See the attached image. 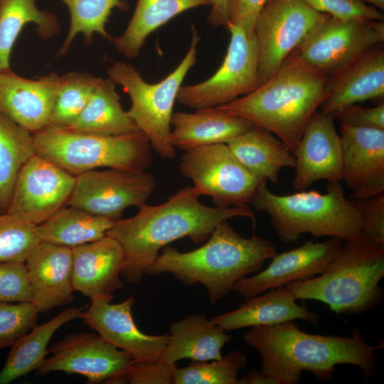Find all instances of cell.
I'll return each instance as SVG.
<instances>
[{"label": "cell", "mask_w": 384, "mask_h": 384, "mask_svg": "<svg viewBox=\"0 0 384 384\" xmlns=\"http://www.w3.org/2000/svg\"><path fill=\"white\" fill-rule=\"evenodd\" d=\"M193 186H186L157 206L146 203L132 217L114 221L107 235L121 245L124 262L122 275L138 284L145 270L164 247L178 239L188 238L193 243L207 240L222 221L235 217H256L247 204L210 207L201 203Z\"/></svg>", "instance_id": "6da1fadb"}, {"label": "cell", "mask_w": 384, "mask_h": 384, "mask_svg": "<svg viewBox=\"0 0 384 384\" xmlns=\"http://www.w3.org/2000/svg\"><path fill=\"white\" fill-rule=\"evenodd\" d=\"M351 336L311 334L294 321L272 326H255L244 335L245 342L260 356L261 371L275 384H297L304 371L329 380L340 364L359 368L366 378L377 369L375 352L383 341L370 345L358 329Z\"/></svg>", "instance_id": "7a4b0ae2"}, {"label": "cell", "mask_w": 384, "mask_h": 384, "mask_svg": "<svg viewBox=\"0 0 384 384\" xmlns=\"http://www.w3.org/2000/svg\"><path fill=\"white\" fill-rule=\"evenodd\" d=\"M208 239L188 252L166 245L144 274L170 273L185 285L201 284L215 304L229 294L238 281L258 272L277 254L270 240L255 234L243 238L228 220L220 223Z\"/></svg>", "instance_id": "3957f363"}, {"label": "cell", "mask_w": 384, "mask_h": 384, "mask_svg": "<svg viewBox=\"0 0 384 384\" xmlns=\"http://www.w3.org/2000/svg\"><path fill=\"white\" fill-rule=\"evenodd\" d=\"M329 76L292 53L252 92L218 108L275 134L292 153L304 127L326 97Z\"/></svg>", "instance_id": "277c9868"}, {"label": "cell", "mask_w": 384, "mask_h": 384, "mask_svg": "<svg viewBox=\"0 0 384 384\" xmlns=\"http://www.w3.org/2000/svg\"><path fill=\"white\" fill-rule=\"evenodd\" d=\"M251 203L268 215L276 234L286 243L297 242L304 233L344 242L365 238L360 212L346 198L340 181L328 182L324 194L302 190L282 196L272 192L262 181Z\"/></svg>", "instance_id": "5b68a950"}, {"label": "cell", "mask_w": 384, "mask_h": 384, "mask_svg": "<svg viewBox=\"0 0 384 384\" xmlns=\"http://www.w3.org/2000/svg\"><path fill=\"white\" fill-rule=\"evenodd\" d=\"M384 247L366 238L345 241L324 272L285 287L297 299L327 304L338 314L364 313L381 302Z\"/></svg>", "instance_id": "8992f818"}, {"label": "cell", "mask_w": 384, "mask_h": 384, "mask_svg": "<svg viewBox=\"0 0 384 384\" xmlns=\"http://www.w3.org/2000/svg\"><path fill=\"white\" fill-rule=\"evenodd\" d=\"M36 154L75 176L101 167L144 171L151 146L140 130L105 135L48 127L33 134Z\"/></svg>", "instance_id": "52a82bcc"}, {"label": "cell", "mask_w": 384, "mask_h": 384, "mask_svg": "<svg viewBox=\"0 0 384 384\" xmlns=\"http://www.w3.org/2000/svg\"><path fill=\"white\" fill-rule=\"evenodd\" d=\"M200 37L192 27L189 48L178 66L156 83L145 81L129 63L116 62L107 70L109 78L129 95V116L148 138L151 147L163 159H174L176 149L170 142L173 107L181 84L196 62Z\"/></svg>", "instance_id": "ba28073f"}, {"label": "cell", "mask_w": 384, "mask_h": 384, "mask_svg": "<svg viewBox=\"0 0 384 384\" xmlns=\"http://www.w3.org/2000/svg\"><path fill=\"white\" fill-rule=\"evenodd\" d=\"M230 42L223 63L207 80L181 86L177 100L196 110L228 104L247 95L262 83L258 67V50L255 36L250 38L239 26L228 22Z\"/></svg>", "instance_id": "9c48e42d"}, {"label": "cell", "mask_w": 384, "mask_h": 384, "mask_svg": "<svg viewBox=\"0 0 384 384\" xmlns=\"http://www.w3.org/2000/svg\"><path fill=\"white\" fill-rule=\"evenodd\" d=\"M383 41V21L342 20L327 15L291 53L306 65L330 76Z\"/></svg>", "instance_id": "30bf717a"}, {"label": "cell", "mask_w": 384, "mask_h": 384, "mask_svg": "<svg viewBox=\"0 0 384 384\" xmlns=\"http://www.w3.org/2000/svg\"><path fill=\"white\" fill-rule=\"evenodd\" d=\"M179 171L193 181L200 196H210L219 207L250 203L262 181L240 163L226 144L185 151Z\"/></svg>", "instance_id": "8fae6325"}, {"label": "cell", "mask_w": 384, "mask_h": 384, "mask_svg": "<svg viewBox=\"0 0 384 384\" xmlns=\"http://www.w3.org/2000/svg\"><path fill=\"white\" fill-rule=\"evenodd\" d=\"M327 15L314 11L302 0L267 1L257 16L254 31L262 82Z\"/></svg>", "instance_id": "7c38bea8"}, {"label": "cell", "mask_w": 384, "mask_h": 384, "mask_svg": "<svg viewBox=\"0 0 384 384\" xmlns=\"http://www.w3.org/2000/svg\"><path fill=\"white\" fill-rule=\"evenodd\" d=\"M51 356L36 370L39 375L51 372L78 374L88 383H127L132 361L127 352L104 340L98 334L78 333L66 336L48 348Z\"/></svg>", "instance_id": "4fadbf2b"}, {"label": "cell", "mask_w": 384, "mask_h": 384, "mask_svg": "<svg viewBox=\"0 0 384 384\" xmlns=\"http://www.w3.org/2000/svg\"><path fill=\"white\" fill-rule=\"evenodd\" d=\"M156 186L154 176L146 171L95 169L75 176L68 206L117 220L126 208L146 203Z\"/></svg>", "instance_id": "5bb4252c"}, {"label": "cell", "mask_w": 384, "mask_h": 384, "mask_svg": "<svg viewBox=\"0 0 384 384\" xmlns=\"http://www.w3.org/2000/svg\"><path fill=\"white\" fill-rule=\"evenodd\" d=\"M75 181L74 175L36 154L21 171L6 213L36 226L68 206Z\"/></svg>", "instance_id": "9a60e30c"}, {"label": "cell", "mask_w": 384, "mask_h": 384, "mask_svg": "<svg viewBox=\"0 0 384 384\" xmlns=\"http://www.w3.org/2000/svg\"><path fill=\"white\" fill-rule=\"evenodd\" d=\"M343 240H310L299 247L276 254L262 271L238 281L232 291L250 298L271 289L311 279L322 273L342 247Z\"/></svg>", "instance_id": "2e32d148"}, {"label": "cell", "mask_w": 384, "mask_h": 384, "mask_svg": "<svg viewBox=\"0 0 384 384\" xmlns=\"http://www.w3.org/2000/svg\"><path fill=\"white\" fill-rule=\"evenodd\" d=\"M133 296L119 303L95 299L80 319L104 340L127 352L132 360L157 361L169 341V334L148 335L136 325L132 314Z\"/></svg>", "instance_id": "e0dca14e"}, {"label": "cell", "mask_w": 384, "mask_h": 384, "mask_svg": "<svg viewBox=\"0 0 384 384\" xmlns=\"http://www.w3.org/2000/svg\"><path fill=\"white\" fill-rule=\"evenodd\" d=\"M331 114L316 111L306 123L292 153L295 159L293 188L306 190L319 180H342V146Z\"/></svg>", "instance_id": "ac0fdd59"}, {"label": "cell", "mask_w": 384, "mask_h": 384, "mask_svg": "<svg viewBox=\"0 0 384 384\" xmlns=\"http://www.w3.org/2000/svg\"><path fill=\"white\" fill-rule=\"evenodd\" d=\"M342 180L351 199L384 193V129L341 124Z\"/></svg>", "instance_id": "d6986e66"}, {"label": "cell", "mask_w": 384, "mask_h": 384, "mask_svg": "<svg viewBox=\"0 0 384 384\" xmlns=\"http://www.w3.org/2000/svg\"><path fill=\"white\" fill-rule=\"evenodd\" d=\"M60 80L55 73L30 80L0 72V112L33 134L41 131L49 126Z\"/></svg>", "instance_id": "ffe728a7"}, {"label": "cell", "mask_w": 384, "mask_h": 384, "mask_svg": "<svg viewBox=\"0 0 384 384\" xmlns=\"http://www.w3.org/2000/svg\"><path fill=\"white\" fill-rule=\"evenodd\" d=\"M71 280L74 291L90 300L112 302L114 293L123 288L121 280L124 256L119 243L106 235L72 248Z\"/></svg>", "instance_id": "44dd1931"}, {"label": "cell", "mask_w": 384, "mask_h": 384, "mask_svg": "<svg viewBox=\"0 0 384 384\" xmlns=\"http://www.w3.org/2000/svg\"><path fill=\"white\" fill-rule=\"evenodd\" d=\"M25 264L31 302L39 313L73 302L72 248L40 241Z\"/></svg>", "instance_id": "7402d4cb"}, {"label": "cell", "mask_w": 384, "mask_h": 384, "mask_svg": "<svg viewBox=\"0 0 384 384\" xmlns=\"http://www.w3.org/2000/svg\"><path fill=\"white\" fill-rule=\"evenodd\" d=\"M326 97L320 112L332 114L338 109L384 95V50L376 45L344 68L329 76Z\"/></svg>", "instance_id": "603a6c76"}, {"label": "cell", "mask_w": 384, "mask_h": 384, "mask_svg": "<svg viewBox=\"0 0 384 384\" xmlns=\"http://www.w3.org/2000/svg\"><path fill=\"white\" fill-rule=\"evenodd\" d=\"M296 301L292 292L281 286L267 290L265 294L246 298L235 309L210 319L226 331L272 326L296 319L317 324L320 316Z\"/></svg>", "instance_id": "cb8c5ba5"}, {"label": "cell", "mask_w": 384, "mask_h": 384, "mask_svg": "<svg viewBox=\"0 0 384 384\" xmlns=\"http://www.w3.org/2000/svg\"><path fill=\"white\" fill-rule=\"evenodd\" d=\"M169 337L159 361L176 364L183 359L191 361L218 360L222 349L233 340L222 327L203 314H193L169 325Z\"/></svg>", "instance_id": "d4e9b609"}, {"label": "cell", "mask_w": 384, "mask_h": 384, "mask_svg": "<svg viewBox=\"0 0 384 384\" xmlns=\"http://www.w3.org/2000/svg\"><path fill=\"white\" fill-rule=\"evenodd\" d=\"M170 142L184 151L215 144H226L253 124L218 107L196 110L189 113H173Z\"/></svg>", "instance_id": "484cf974"}, {"label": "cell", "mask_w": 384, "mask_h": 384, "mask_svg": "<svg viewBox=\"0 0 384 384\" xmlns=\"http://www.w3.org/2000/svg\"><path fill=\"white\" fill-rule=\"evenodd\" d=\"M226 144L240 163L260 181L277 183L283 168L295 165L293 154L282 140L254 124Z\"/></svg>", "instance_id": "4316f807"}, {"label": "cell", "mask_w": 384, "mask_h": 384, "mask_svg": "<svg viewBox=\"0 0 384 384\" xmlns=\"http://www.w3.org/2000/svg\"><path fill=\"white\" fill-rule=\"evenodd\" d=\"M210 0H137L133 15L124 33L110 41L125 57H137L147 37L185 11L210 6Z\"/></svg>", "instance_id": "83f0119b"}, {"label": "cell", "mask_w": 384, "mask_h": 384, "mask_svg": "<svg viewBox=\"0 0 384 384\" xmlns=\"http://www.w3.org/2000/svg\"><path fill=\"white\" fill-rule=\"evenodd\" d=\"M82 306L63 310L48 321L36 325L14 345L0 370V384H8L36 370L48 353L54 334L66 323L80 319Z\"/></svg>", "instance_id": "f1b7e54d"}, {"label": "cell", "mask_w": 384, "mask_h": 384, "mask_svg": "<svg viewBox=\"0 0 384 384\" xmlns=\"http://www.w3.org/2000/svg\"><path fill=\"white\" fill-rule=\"evenodd\" d=\"M114 221L69 206L36 225V232L41 242L73 248L106 236Z\"/></svg>", "instance_id": "f546056e"}, {"label": "cell", "mask_w": 384, "mask_h": 384, "mask_svg": "<svg viewBox=\"0 0 384 384\" xmlns=\"http://www.w3.org/2000/svg\"><path fill=\"white\" fill-rule=\"evenodd\" d=\"M115 82L102 79L85 107L68 129L86 133L119 135L139 131L119 101Z\"/></svg>", "instance_id": "4dcf8cb0"}, {"label": "cell", "mask_w": 384, "mask_h": 384, "mask_svg": "<svg viewBox=\"0 0 384 384\" xmlns=\"http://www.w3.org/2000/svg\"><path fill=\"white\" fill-rule=\"evenodd\" d=\"M29 23L36 25L43 38L60 31L55 16L39 9L36 0H0V72L11 70V50L21 30Z\"/></svg>", "instance_id": "1f68e13d"}, {"label": "cell", "mask_w": 384, "mask_h": 384, "mask_svg": "<svg viewBox=\"0 0 384 384\" xmlns=\"http://www.w3.org/2000/svg\"><path fill=\"white\" fill-rule=\"evenodd\" d=\"M36 154L33 134L0 112V213L6 212L18 177Z\"/></svg>", "instance_id": "d6a6232c"}, {"label": "cell", "mask_w": 384, "mask_h": 384, "mask_svg": "<svg viewBox=\"0 0 384 384\" xmlns=\"http://www.w3.org/2000/svg\"><path fill=\"white\" fill-rule=\"evenodd\" d=\"M69 11L70 28L58 56L65 55L76 37L82 34L87 42L98 34L110 41L105 26L114 8L125 9L122 0H60Z\"/></svg>", "instance_id": "836d02e7"}, {"label": "cell", "mask_w": 384, "mask_h": 384, "mask_svg": "<svg viewBox=\"0 0 384 384\" xmlns=\"http://www.w3.org/2000/svg\"><path fill=\"white\" fill-rule=\"evenodd\" d=\"M102 78L87 73L60 75L49 126L67 128L78 117Z\"/></svg>", "instance_id": "e575fe53"}, {"label": "cell", "mask_w": 384, "mask_h": 384, "mask_svg": "<svg viewBox=\"0 0 384 384\" xmlns=\"http://www.w3.org/2000/svg\"><path fill=\"white\" fill-rule=\"evenodd\" d=\"M247 362V356L238 350L218 360L191 361L188 366L176 368L173 384H238V373Z\"/></svg>", "instance_id": "d590c367"}, {"label": "cell", "mask_w": 384, "mask_h": 384, "mask_svg": "<svg viewBox=\"0 0 384 384\" xmlns=\"http://www.w3.org/2000/svg\"><path fill=\"white\" fill-rule=\"evenodd\" d=\"M39 242L36 226L0 213V262H25Z\"/></svg>", "instance_id": "8d00e7d4"}, {"label": "cell", "mask_w": 384, "mask_h": 384, "mask_svg": "<svg viewBox=\"0 0 384 384\" xmlns=\"http://www.w3.org/2000/svg\"><path fill=\"white\" fill-rule=\"evenodd\" d=\"M38 314L32 302H0V350L11 347L35 326Z\"/></svg>", "instance_id": "74e56055"}, {"label": "cell", "mask_w": 384, "mask_h": 384, "mask_svg": "<svg viewBox=\"0 0 384 384\" xmlns=\"http://www.w3.org/2000/svg\"><path fill=\"white\" fill-rule=\"evenodd\" d=\"M314 11L342 20L383 21L381 11L363 0H302Z\"/></svg>", "instance_id": "f35d334b"}, {"label": "cell", "mask_w": 384, "mask_h": 384, "mask_svg": "<svg viewBox=\"0 0 384 384\" xmlns=\"http://www.w3.org/2000/svg\"><path fill=\"white\" fill-rule=\"evenodd\" d=\"M0 302H31L25 262H0Z\"/></svg>", "instance_id": "ab89813d"}, {"label": "cell", "mask_w": 384, "mask_h": 384, "mask_svg": "<svg viewBox=\"0 0 384 384\" xmlns=\"http://www.w3.org/2000/svg\"><path fill=\"white\" fill-rule=\"evenodd\" d=\"M360 212L364 238L384 247V193L363 199H351Z\"/></svg>", "instance_id": "60d3db41"}, {"label": "cell", "mask_w": 384, "mask_h": 384, "mask_svg": "<svg viewBox=\"0 0 384 384\" xmlns=\"http://www.w3.org/2000/svg\"><path fill=\"white\" fill-rule=\"evenodd\" d=\"M176 364L132 360L126 380L131 384H173Z\"/></svg>", "instance_id": "b9f144b4"}, {"label": "cell", "mask_w": 384, "mask_h": 384, "mask_svg": "<svg viewBox=\"0 0 384 384\" xmlns=\"http://www.w3.org/2000/svg\"><path fill=\"white\" fill-rule=\"evenodd\" d=\"M341 124L354 127L384 129V104L373 107L349 105L331 114Z\"/></svg>", "instance_id": "7bdbcfd3"}, {"label": "cell", "mask_w": 384, "mask_h": 384, "mask_svg": "<svg viewBox=\"0 0 384 384\" xmlns=\"http://www.w3.org/2000/svg\"><path fill=\"white\" fill-rule=\"evenodd\" d=\"M267 1L228 0V22L242 28L248 37H253L256 19Z\"/></svg>", "instance_id": "ee69618b"}, {"label": "cell", "mask_w": 384, "mask_h": 384, "mask_svg": "<svg viewBox=\"0 0 384 384\" xmlns=\"http://www.w3.org/2000/svg\"><path fill=\"white\" fill-rule=\"evenodd\" d=\"M208 22L213 27L225 26L228 22V0H210Z\"/></svg>", "instance_id": "f6af8a7d"}, {"label": "cell", "mask_w": 384, "mask_h": 384, "mask_svg": "<svg viewBox=\"0 0 384 384\" xmlns=\"http://www.w3.org/2000/svg\"><path fill=\"white\" fill-rule=\"evenodd\" d=\"M238 384H275V383L261 370L252 369L245 376L238 379Z\"/></svg>", "instance_id": "bcb514c9"}, {"label": "cell", "mask_w": 384, "mask_h": 384, "mask_svg": "<svg viewBox=\"0 0 384 384\" xmlns=\"http://www.w3.org/2000/svg\"><path fill=\"white\" fill-rule=\"evenodd\" d=\"M365 1H368V3L372 4L373 6L378 9L379 10L384 9V0H365Z\"/></svg>", "instance_id": "7dc6e473"}]
</instances>
